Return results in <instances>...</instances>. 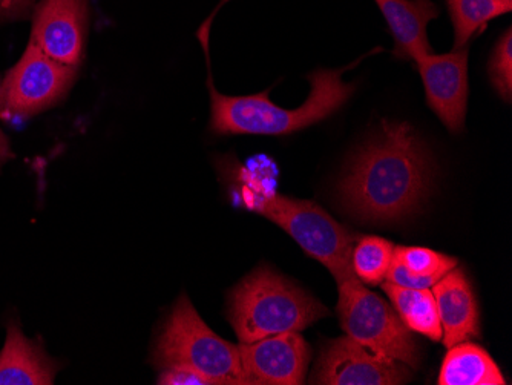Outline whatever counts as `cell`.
I'll list each match as a JSON object with an SVG mask.
<instances>
[{"mask_svg":"<svg viewBox=\"0 0 512 385\" xmlns=\"http://www.w3.org/2000/svg\"><path fill=\"white\" fill-rule=\"evenodd\" d=\"M362 59L341 70H318L307 76L312 85L310 96L304 105L296 109L275 105L269 99L270 89L255 96L218 93L212 80L211 65H207L211 131L218 135H287L322 122L341 109L355 93V83H344L341 76L355 68Z\"/></svg>","mask_w":512,"mask_h":385,"instance_id":"cell-2","label":"cell"},{"mask_svg":"<svg viewBox=\"0 0 512 385\" xmlns=\"http://www.w3.org/2000/svg\"><path fill=\"white\" fill-rule=\"evenodd\" d=\"M431 186V160L413 128L385 122L348 163L339 201L364 223H398L422 208Z\"/></svg>","mask_w":512,"mask_h":385,"instance_id":"cell-1","label":"cell"},{"mask_svg":"<svg viewBox=\"0 0 512 385\" xmlns=\"http://www.w3.org/2000/svg\"><path fill=\"white\" fill-rule=\"evenodd\" d=\"M381 286L393 303L394 310L398 312L411 332L427 336L433 341L442 339V326H440L433 290L407 289V287L394 286L387 281H384Z\"/></svg>","mask_w":512,"mask_h":385,"instance_id":"cell-17","label":"cell"},{"mask_svg":"<svg viewBox=\"0 0 512 385\" xmlns=\"http://www.w3.org/2000/svg\"><path fill=\"white\" fill-rule=\"evenodd\" d=\"M454 27V50L467 47L471 37L490 20L509 13L508 0H447Z\"/></svg>","mask_w":512,"mask_h":385,"instance_id":"cell-18","label":"cell"},{"mask_svg":"<svg viewBox=\"0 0 512 385\" xmlns=\"http://www.w3.org/2000/svg\"><path fill=\"white\" fill-rule=\"evenodd\" d=\"M421 73L427 103L448 131L460 132L467 117L468 47L448 54H427L414 60Z\"/></svg>","mask_w":512,"mask_h":385,"instance_id":"cell-9","label":"cell"},{"mask_svg":"<svg viewBox=\"0 0 512 385\" xmlns=\"http://www.w3.org/2000/svg\"><path fill=\"white\" fill-rule=\"evenodd\" d=\"M456 266V258L428 247L398 246L385 281L407 289H431Z\"/></svg>","mask_w":512,"mask_h":385,"instance_id":"cell-15","label":"cell"},{"mask_svg":"<svg viewBox=\"0 0 512 385\" xmlns=\"http://www.w3.org/2000/svg\"><path fill=\"white\" fill-rule=\"evenodd\" d=\"M508 2H512V0H508Z\"/></svg>","mask_w":512,"mask_h":385,"instance_id":"cell-24","label":"cell"},{"mask_svg":"<svg viewBox=\"0 0 512 385\" xmlns=\"http://www.w3.org/2000/svg\"><path fill=\"white\" fill-rule=\"evenodd\" d=\"M490 79L499 96L505 102L512 99V31L506 30L505 36L497 43L490 62Z\"/></svg>","mask_w":512,"mask_h":385,"instance_id":"cell-20","label":"cell"},{"mask_svg":"<svg viewBox=\"0 0 512 385\" xmlns=\"http://www.w3.org/2000/svg\"><path fill=\"white\" fill-rule=\"evenodd\" d=\"M329 315L324 304L272 267H256L227 298V320L241 344L302 332Z\"/></svg>","mask_w":512,"mask_h":385,"instance_id":"cell-3","label":"cell"},{"mask_svg":"<svg viewBox=\"0 0 512 385\" xmlns=\"http://www.w3.org/2000/svg\"><path fill=\"white\" fill-rule=\"evenodd\" d=\"M410 379L411 372L404 362L382 358L350 336H342L325 344L310 384L399 385Z\"/></svg>","mask_w":512,"mask_h":385,"instance_id":"cell-8","label":"cell"},{"mask_svg":"<svg viewBox=\"0 0 512 385\" xmlns=\"http://www.w3.org/2000/svg\"><path fill=\"white\" fill-rule=\"evenodd\" d=\"M252 209L278 224L302 247V251L327 267L336 283L356 277L352 252L358 235L348 231L313 201L266 195L258 205H252Z\"/></svg>","mask_w":512,"mask_h":385,"instance_id":"cell-5","label":"cell"},{"mask_svg":"<svg viewBox=\"0 0 512 385\" xmlns=\"http://www.w3.org/2000/svg\"><path fill=\"white\" fill-rule=\"evenodd\" d=\"M157 384L160 385H212L209 379L198 372L183 367L161 370Z\"/></svg>","mask_w":512,"mask_h":385,"instance_id":"cell-21","label":"cell"},{"mask_svg":"<svg viewBox=\"0 0 512 385\" xmlns=\"http://www.w3.org/2000/svg\"><path fill=\"white\" fill-rule=\"evenodd\" d=\"M238 349L246 385H299L306 381L310 347L299 332L267 336Z\"/></svg>","mask_w":512,"mask_h":385,"instance_id":"cell-10","label":"cell"},{"mask_svg":"<svg viewBox=\"0 0 512 385\" xmlns=\"http://www.w3.org/2000/svg\"><path fill=\"white\" fill-rule=\"evenodd\" d=\"M34 0H0V16L16 17L28 13Z\"/></svg>","mask_w":512,"mask_h":385,"instance_id":"cell-22","label":"cell"},{"mask_svg":"<svg viewBox=\"0 0 512 385\" xmlns=\"http://www.w3.org/2000/svg\"><path fill=\"white\" fill-rule=\"evenodd\" d=\"M86 0H43L34 16L31 43L66 66L82 63L85 54Z\"/></svg>","mask_w":512,"mask_h":385,"instance_id":"cell-11","label":"cell"},{"mask_svg":"<svg viewBox=\"0 0 512 385\" xmlns=\"http://www.w3.org/2000/svg\"><path fill=\"white\" fill-rule=\"evenodd\" d=\"M394 39V57L417 60L433 53L427 28L439 16L431 0H375Z\"/></svg>","mask_w":512,"mask_h":385,"instance_id":"cell-14","label":"cell"},{"mask_svg":"<svg viewBox=\"0 0 512 385\" xmlns=\"http://www.w3.org/2000/svg\"><path fill=\"white\" fill-rule=\"evenodd\" d=\"M59 369L39 339H28L16 321L8 324L0 352V385H51Z\"/></svg>","mask_w":512,"mask_h":385,"instance_id":"cell-13","label":"cell"},{"mask_svg":"<svg viewBox=\"0 0 512 385\" xmlns=\"http://www.w3.org/2000/svg\"><path fill=\"white\" fill-rule=\"evenodd\" d=\"M394 246L381 237L358 238L352 252V267L356 278L368 286H381L393 261Z\"/></svg>","mask_w":512,"mask_h":385,"instance_id":"cell-19","label":"cell"},{"mask_svg":"<svg viewBox=\"0 0 512 385\" xmlns=\"http://www.w3.org/2000/svg\"><path fill=\"white\" fill-rule=\"evenodd\" d=\"M338 289L336 312L347 336L382 358L419 366L421 353L413 333L384 298L356 277L341 281Z\"/></svg>","mask_w":512,"mask_h":385,"instance_id":"cell-6","label":"cell"},{"mask_svg":"<svg viewBox=\"0 0 512 385\" xmlns=\"http://www.w3.org/2000/svg\"><path fill=\"white\" fill-rule=\"evenodd\" d=\"M439 385H505L490 353L476 344L460 343L448 349L440 367Z\"/></svg>","mask_w":512,"mask_h":385,"instance_id":"cell-16","label":"cell"},{"mask_svg":"<svg viewBox=\"0 0 512 385\" xmlns=\"http://www.w3.org/2000/svg\"><path fill=\"white\" fill-rule=\"evenodd\" d=\"M158 370L191 369L212 385H243L240 349L209 329L186 295L175 303L152 353Z\"/></svg>","mask_w":512,"mask_h":385,"instance_id":"cell-4","label":"cell"},{"mask_svg":"<svg viewBox=\"0 0 512 385\" xmlns=\"http://www.w3.org/2000/svg\"><path fill=\"white\" fill-rule=\"evenodd\" d=\"M76 70L30 43L0 85V119L23 122L57 105L76 80Z\"/></svg>","mask_w":512,"mask_h":385,"instance_id":"cell-7","label":"cell"},{"mask_svg":"<svg viewBox=\"0 0 512 385\" xmlns=\"http://www.w3.org/2000/svg\"><path fill=\"white\" fill-rule=\"evenodd\" d=\"M14 158L13 151H11L10 143H8L7 137H5L4 132L0 131V168Z\"/></svg>","mask_w":512,"mask_h":385,"instance_id":"cell-23","label":"cell"},{"mask_svg":"<svg viewBox=\"0 0 512 385\" xmlns=\"http://www.w3.org/2000/svg\"><path fill=\"white\" fill-rule=\"evenodd\" d=\"M442 326V343L447 349L480 338L479 307L473 287L463 270L453 269L433 287Z\"/></svg>","mask_w":512,"mask_h":385,"instance_id":"cell-12","label":"cell"}]
</instances>
